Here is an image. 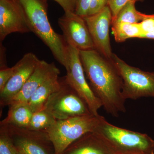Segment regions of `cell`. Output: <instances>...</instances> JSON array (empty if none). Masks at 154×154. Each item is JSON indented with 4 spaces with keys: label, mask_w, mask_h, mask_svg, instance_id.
Segmentation results:
<instances>
[{
    "label": "cell",
    "mask_w": 154,
    "mask_h": 154,
    "mask_svg": "<svg viewBox=\"0 0 154 154\" xmlns=\"http://www.w3.org/2000/svg\"><path fill=\"white\" fill-rule=\"evenodd\" d=\"M136 2H129L120 10L115 18L112 19V23L124 22L138 23L143 21L146 14L139 12L135 8Z\"/></svg>",
    "instance_id": "obj_18"
},
{
    "label": "cell",
    "mask_w": 154,
    "mask_h": 154,
    "mask_svg": "<svg viewBox=\"0 0 154 154\" xmlns=\"http://www.w3.org/2000/svg\"><path fill=\"white\" fill-rule=\"evenodd\" d=\"M144 0H107V6L109 7L112 15L115 18L120 10L129 2H143Z\"/></svg>",
    "instance_id": "obj_21"
},
{
    "label": "cell",
    "mask_w": 154,
    "mask_h": 154,
    "mask_svg": "<svg viewBox=\"0 0 154 154\" xmlns=\"http://www.w3.org/2000/svg\"><path fill=\"white\" fill-rule=\"evenodd\" d=\"M32 114L33 112L28 104L11 105L7 117L1 122L0 125L10 124L27 128Z\"/></svg>",
    "instance_id": "obj_16"
},
{
    "label": "cell",
    "mask_w": 154,
    "mask_h": 154,
    "mask_svg": "<svg viewBox=\"0 0 154 154\" xmlns=\"http://www.w3.org/2000/svg\"><path fill=\"white\" fill-rule=\"evenodd\" d=\"M60 74V71L54 63H49L40 60L33 73L20 91L6 102L4 106L28 104L33 93L40 86L51 78Z\"/></svg>",
    "instance_id": "obj_13"
},
{
    "label": "cell",
    "mask_w": 154,
    "mask_h": 154,
    "mask_svg": "<svg viewBox=\"0 0 154 154\" xmlns=\"http://www.w3.org/2000/svg\"><path fill=\"white\" fill-rule=\"evenodd\" d=\"M57 119L45 109L33 113L27 128L34 131H43L48 129L55 123Z\"/></svg>",
    "instance_id": "obj_19"
},
{
    "label": "cell",
    "mask_w": 154,
    "mask_h": 154,
    "mask_svg": "<svg viewBox=\"0 0 154 154\" xmlns=\"http://www.w3.org/2000/svg\"><path fill=\"white\" fill-rule=\"evenodd\" d=\"M106 6H107V0H91L88 16L96 14Z\"/></svg>",
    "instance_id": "obj_25"
},
{
    "label": "cell",
    "mask_w": 154,
    "mask_h": 154,
    "mask_svg": "<svg viewBox=\"0 0 154 154\" xmlns=\"http://www.w3.org/2000/svg\"><path fill=\"white\" fill-rule=\"evenodd\" d=\"M31 32L25 11L19 0H0V40L14 33Z\"/></svg>",
    "instance_id": "obj_11"
},
{
    "label": "cell",
    "mask_w": 154,
    "mask_h": 154,
    "mask_svg": "<svg viewBox=\"0 0 154 154\" xmlns=\"http://www.w3.org/2000/svg\"><path fill=\"white\" fill-rule=\"evenodd\" d=\"M14 67L1 69L0 70V93L2 92L7 83L13 75Z\"/></svg>",
    "instance_id": "obj_23"
},
{
    "label": "cell",
    "mask_w": 154,
    "mask_h": 154,
    "mask_svg": "<svg viewBox=\"0 0 154 154\" xmlns=\"http://www.w3.org/2000/svg\"><path fill=\"white\" fill-rule=\"evenodd\" d=\"M142 34L150 33L154 31V14H146L143 21L140 22Z\"/></svg>",
    "instance_id": "obj_24"
},
{
    "label": "cell",
    "mask_w": 154,
    "mask_h": 154,
    "mask_svg": "<svg viewBox=\"0 0 154 154\" xmlns=\"http://www.w3.org/2000/svg\"><path fill=\"white\" fill-rule=\"evenodd\" d=\"M40 60L33 53L25 54L14 66V72L2 92L0 93V104L6 102L18 94L33 73Z\"/></svg>",
    "instance_id": "obj_12"
},
{
    "label": "cell",
    "mask_w": 154,
    "mask_h": 154,
    "mask_svg": "<svg viewBox=\"0 0 154 154\" xmlns=\"http://www.w3.org/2000/svg\"><path fill=\"white\" fill-rule=\"evenodd\" d=\"M59 75H56L42 84L33 93L28 102L33 113L44 108L50 96L60 87Z\"/></svg>",
    "instance_id": "obj_15"
},
{
    "label": "cell",
    "mask_w": 154,
    "mask_h": 154,
    "mask_svg": "<svg viewBox=\"0 0 154 154\" xmlns=\"http://www.w3.org/2000/svg\"><path fill=\"white\" fill-rule=\"evenodd\" d=\"M67 74L65 80L85 101L92 114L98 116L101 101L88 85L80 57V50L67 43Z\"/></svg>",
    "instance_id": "obj_6"
},
{
    "label": "cell",
    "mask_w": 154,
    "mask_h": 154,
    "mask_svg": "<svg viewBox=\"0 0 154 154\" xmlns=\"http://www.w3.org/2000/svg\"><path fill=\"white\" fill-rule=\"evenodd\" d=\"M63 154H119L110 142L96 131L87 133L70 145Z\"/></svg>",
    "instance_id": "obj_14"
},
{
    "label": "cell",
    "mask_w": 154,
    "mask_h": 154,
    "mask_svg": "<svg viewBox=\"0 0 154 154\" xmlns=\"http://www.w3.org/2000/svg\"><path fill=\"white\" fill-rule=\"evenodd\" d=\"M111 30L116 41L118 42H123L130 38H138L142 33L140 23H113Z\"/></svg>",
    "instance_id": "obj_17"
},
{
    "label": "cell",
    "mask_w": 154,
    "mask_h": 154,
    "mask_svg": "<svg viewBox=\"0 0 154 154\" xmlns=\"http://www.w3.org/2000/svg\"><path fill=\"white\" fill-rule=\"evenodd\" d=\"M66 43L79 50L95 49L91 33L83 17L75 12H65L58 21Z\"/></svg>",
    "instance_id": "obj_9"
},
{
    "label": "cell",
    "mask_w": 154,
    "mask_h": 154,
    "mask_svg": "<svg viewBox=\"0 0 154 154\" xmlns=\"http://www.w3.org/2000/svg\"></svg>",
    "instance_id": "obj_29"
},
{
    "label": "cell",
    "mask_w": 154,
    "mask_h": 154,
    "mask_svg": "<svg viewBox=\"0 0 154 154\" xmlns=\"http://www.w3.org/2000/svg\"><path fill=\"white\" fill-rule=\"evenodd\" d=\"M103 116L93 114L57 120L45 130L55 154H63L69 146L87 133L95 131Z\"/></svg>",
    "instance_id": "obj_3"
},
{
    "label": "cell",
    "mask_w": 154,
    "mask_h": 154,
    "mask_svg": "<svg viewBox=\"0 0 154 154\" xmlns=\"http://www.w3.org/2000/svg\"><path fill=\"white\" fill-rule=\"evenodd\" d=\"M18 153H19V154H22L21 153H19V152H18Z\"/></svg>",
    "instance_id": "obj_28"
},
{
    "label": "cell",
    "mask_w": 154,
    "mask_h": 154,
    "mask_svg": "<svg viewBox=\"0 0 154 154\" xmlns=\"http://www.w3.org/2000/svg\"><path fill=\"white\" fill-rule=\"evenodd\" d=\"M95 131L106 138L119 154H154V140L147 134L115 126L104 117Z\"/></svg>",
    "instance_id": "obj_4"
},
{
    "label": "cell",
    "mask_w": 154,
    "mask_h": 154,
    "mask_svg": "<svg viewBox=\"0 0 154 154\" xmlns=\"http://www.w3.org/2000/svg\"><path fill=\"white\" fill-rule=\"evenodd\" d=\"M63 9L65 12H75L76 0H54Z\"/></svg>",
    "instance_id": "obj_26"
},
{
    "label": "cell",
    "mask_w": 154,
    "mask_h": 154,
    "mask_svg": "<svg viewBox=\"0 0 154 154\" xmlns=\"http://www.w3.org/2000/svg\"><path fill=\"white\" fill-rule=\"evenodd\" d=\"M43 109L57 120L92 114L85 101L65 79L61 81L59 88L50 96Z\"/></svg>",
    "instance_id": "obj_7"
},
{
    "label": "cell",
    "mask_w": 154,
    "mask_h": 154,
    "mask_svg": "<svg viewBox=\"0 0 154 154\" xmlns=\"http://www.w3.org/2000/svg\"><path fill=\"white\" fill-rule=\"evenodd\" d=\"M111 60L121 75L122 95L125 100L154 98V72L131 66L114 53Z\"/></svg>",
    "instance_id": "obj_5"
},
{
    "label": "cell",
    "mask_w": 154,
    "mask_h": 154,
    "mask_svg": "<svg viewBox=\"0 0 154 154\" xmlns=\"http://www.w3.org/2000/svg\"><path fill=\"white\" fill-rule=\"evenodd\" d=\"M0 154H19L5 127H0Z\"/></svg>",
    "instance_id": "obj_20"
},
{
    "label": "cell",
    "mask_w": 154,
    "mask_h": 154,
    "mask_svg": "<svg viewBox=\"0 0 154 154\" xmlns=\"http://www.w3.org/2000/svg\"><path fill=\"white\" fill-rule=\"evenodd\" d=\"M138 38L154 39V31L150 33L141 34Z\"/></svg>",
    "instance_id": "obj_27"
},
{
    "label": "cell",
    "mask_w": 154,
    "mask_h": 154,
    "mask_svg": "<svg viewBox=\"0 0 154 154\" xmlns=\"http://www.w3.org/2000/svg\"><path fill=\"white\" fill-rule=\"evenodd\" d=\"M80 57L91 89L106 112L115 117L125 113L122 80L113 61L95 49L80 50Z\"/></svg>",
    "instance_id": "obj_1"
},
{
    "label": "cell",
    "mask_w": 154,
    "mask_h": 154,
    "mask_svg": "<svg viewBox=\"0 0 154 154\" xmlns=\"http://www.w3.org/2000/svg\"><path fill=\"white\" fill-rule=\"evenodd\" d=\"M19 1L26 14L31 32L47 45L55 59L66 69L67 43L63 35L55 32L51 25L46 0Z\"/></svg>",
    "instance_id": "obj_2"
},
{
    "label": "cell",
    "mask_w": 154,
    "mask_h": 154,
    "mask_svg": "<svg viewBox=\"0 0 154 154\" xmlns=\"http://www.w3.org/2000/svg\"><path fill=\"white\" fill-rule=\"evenodd\" d=\"M91 33L95 49L107 59L113 55L109 31L112 15L107 6L96 14L84 17Z\"/></svg>",
    "instance_id": "obj_10"
},
{
    "label": "cell",
    "mask_w": 154,
    "mask_h": 154,
    "mask_svg": "<svg viewBox=\"0 0 154 154\" xmlns=\"http://www.w3.org/2000/svg\"><path fill=\"white\" fill-rule=\"evenodd\" d=\"M8 131L18 152L22 154H50L53 145L46 131H34L8 124L1 125Z\"/></svg>",
    "instance_id": "obj_8"
},
{
    "label": "cell",
    "mask_w": 154,
    "mask_h": 154,
    "mask_svg": "<svg viewBox=\"0 0 154 154\" xmlns=\"http://www.w3.org/2000/svg\"><path fill=\"white\" fill-rule=\"evenodd\" d=\"M91 0H76L75 13L83 17L88 16Z\"/></svg>",
    "instance_id": "obj_22"
}]
</instances>
